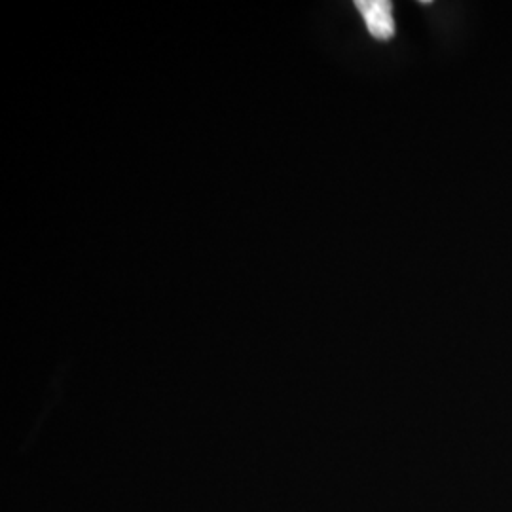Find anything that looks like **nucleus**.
Instances as JSON below:
<instances>
[{
  "label": "nucleus",
  "instance_id": "nucleus-1",
  "mask_svg": "<svg viewBox=\"0 0 512 512\" xmlns=\"http://www.w3.org/2000/svg\"><path fill=\"white\" fill-rule=\"evenodd\" d=\"M357 10L365 19L366 29L376 40H389L395 35L393 4L385 0H359Z\"/></svg>",
  "mask_w": 512,
  "mask_h": 512
}]
</instances>
